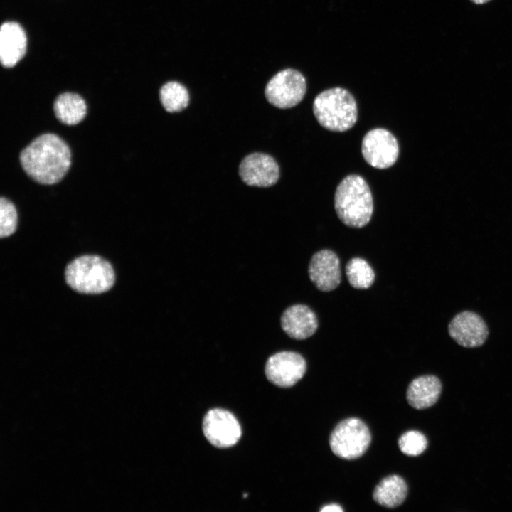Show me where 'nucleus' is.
I'll use <instances>...</instances> for the list:
<instances>
[{"label":"nucleus","instance_id":"nucleus-1","mask_svg":"<svg viewBox=\"0 0 512 512\" xmlns=\"http://www.w3.org/2000/svg\"><path fill=\"white\" fill-rule=\"evenodd\" d=\"M20 161L33 180L51 185L66 174L71 163V153L60 137L47 133L36 137L21 152Z\"/></svg>","mask_w":512,"mask_h":512},{"label":"nucleus","instance_id":"nucleus-2","mask_svg":"<svg viewBox=\"0 0 512 512\" xmlns=\"http://www.w3.org/2000/svg\"><path fill=\"white\" fill-rule=\"evenodd\" d=\"M334 208L340 220L348 227L361 228L370 222L373 196L362 176L351 174L343 178L335 191Z\"/></svg>","mask_w":512,"mask_h":512},{"label":"nucleus","instance_id":"nucleus-3","mask_svg":"<svg viewBox=\"0 0 512 512\" xmlns=\"http://www.w3.org/2000/svg\"><path fill=\"white\" fill-rule=\"evenodd\" d=\"M313 112L319 124L332 132L347 131L358 119L354 97L349 91L339 87L319 93L314 100Z\"/></svg>","mask_w":512,"mask_h":512},{"label":"nucleus","instance_id":"nucleus-4","mask_svg":"<svg viewBox=\"0 0 512 512\" xmlns=\"http://www.w3.org/2000/svg\"><path fill=\"white\" fill-rule=\"evenodd\" d=\"M67 284L82 294H100L114 283V272L110 263L97 255H83L69 263L65 271Z\"/></svg>","mask_w":512,"mask_h":512},{"label":"nucleus","instance_id":"nucleus-5","mask_svg":"<svg viewBox=\"0 0 512 512\" xmlns=\"http://www.w3.org/2000/svg\"><path fill=\"white\" fill-rule=\"evenodd\" d=\"M370 440V433L366 423L357 417H350L340 422L334 429L329 445L337 457L354 459L366 452Z\"/></svg>","mask_w":512,"mask_h":512},{"label":"nucleus","instance_id":"nucleus-6","mask_svg":"<svg viewBox=\"0 0 512 512\" xmlns=\"http://www.w3.org/2000/svg\"><path fill=\"white\" fill-rule=\"evenodd\" d=\"M306 92L304 76L292 68L282 70L274 75L265 89L267 100L273 106L287 109L297 105Z\"/></svg>","mask_w":512,"mask_h":512},{"label":"nucleus","instance_id":"nucleus-7","mask_svg":"<svg viewBox=\"0 0 512 512\" xmlns=\"http://www.w3.org/2000/svg\"><path fill=\"white\" fill-rule=\"evenodd\" d=\"M399 144L395 137L383 128L368 131L363 138L361 153L364 160L371 166L388 169L397 161Z\"/></svg>","mask_w":512,"mask_h":512},{"label":"nucleus","instance_id":"nucleus-8","mask_svg":"<svg viewBox=\"0 0 512 512\" xmlns=\"http://www.w3.org/2000/svg\"><path fill=\"white\" fill-rule=\"evenodd\" d=\"M203 432L208 441L218 448L235 445L241 437V428L235 416L223 409H213L205 415Z\"/></svg>","mask_w":512,"mask_h":512},{"label":"nucleus","instance_id":"nucleus-9","mask_svg":"<svg viewBox=\"0 0 512 512\" xmlns=\"http://www.w3.org/2000/svg\"><path fill=\"white\" fill-rule=\"evenodd\" d=\"M306 362L299 353L281 351L271 356L265 365L267 378L274 385L289 388L295 385L304 376Z\"/></svg>","mask_w":512,"mask_h":512},{"label":"nucleus","instance_id":"nucleus-10","mask_svg":"<svg viewBox=\"0 0 512 512\" xmlns=\"http://www.w3.org/2000/svg\"><path fill=\"white\" fill-rule=\"evenodd\" d=\"M450 337L459 346L476 348L482 346L489 336V329L484 319L469 310L455 315L448 325Z\"/></svg>","mask_w":512,"mask_h":512},{"label":"nucleus","instance_id":"nucleus-11","mask_svg":"<svg viewBox=\"0 0 512 512\" xmlns=\"http://www.w3.org/2000/svg\"><path fill=\"white\" fill-rule=\"evenodd\" d=\"M239 175L248 186L267 188L278 181L279 167L272 156L255 152L247 155L241 161Z\"/></svg>","mask_w":512,"mask_h":512},{"label":"nucleus","instance_id":"nucleus-12","mask_svg":"<svg viewBox=\"0 0 512 512\" xmlns=\"http://www.w3.org/2000/svg\"><path fill=\"white\" fill-rule=\"evenodd\" d=\"M308 273L314 285L321 292H330L340 284L341 272L340 260L331 250H321L311 257Z\"/></svg>","mask_w":512,"mask_h":512},{"label":"nucleus","instance_id":"nucleus-13","mask_svg":"<svg viewBox=\"0 0 512 512\" xmlns=\"http://www.w3.org/2000/svg\"><path fill=\"white\" fill-rule=\"evenodd\" d=\"M281 326L292 338L304 340L311 336L319 326L316 314L306 305L298 304L287 308L281 316Z\"/></svg>","mask_w":512,"mask_h":512},{"label":"nucleus","instance_id":"nucleus-14","mask_svg":"<svg viewBox=\"0 0 512 512\" xmlns=\"http://www.w3.org/2000/svg\"><path fill=\"white\" fill-rule=\"evenodd\" d=\"M27 38L23 28L16 22H5L0 30V60L3 66L14 67L24 55Z\"/></svg>","mask_w":512,"mask_h":512},{"label":"nucleus","instance_id":"nucleus-15","mask_svg":"<svg viewBox=\"0 0 512 512\" xmlns=\"http://www.w3.org/2000/svg\"><path fill=\"white\" fill-rule=\"evenodd\" d=\"M441 391L442 384L437 377L431 375L420 376L410 383L407 400L415 409H426L437 402Z\"/></svg>","mask_w":512,"mask_h":512},{"label":"nucleus","instance_id":"nucleus-16","mask_svg":"<svg viewBox=\"0 0 512 512\" xmlns=\"http://www.w3.org/2000/svg\"><path fill=\"white\" fill-rule=\"evenodd\" d=\"M407 494V486L398 475H390L376 486L373 499L379 505L386 508H395L403 503Z\"/></svg>","mask_w":512,"mask_h":512},{"label":"nucleus","instance_id":"nucleus-17","mask_svg":"<svg viewBox=\"0 0 512 512\" xmlns=\"http://www.w3.org/2000/svg\"><path fill=\"white\" fill-rule=\"evenodd\" d=\"M53 110L55 117L62 123L75 125L85 118L87 113V105L83 98L79 95L65 92L56 98Z\"/></svg>","mask_w":512,"mask_h":512},{"label":"nucleus","instance_id":"nucleus-18","mask_svg":"<svg viewBox=\"0 0 512 512\" xmlns=\"http://www.w3.org/2000/svg\"><path fill=\"white\" fill-rule=\"evenodd\" d=\"M160 101L168 112H178L186 109L189 103V94L186 87L176 81L165 83L159 91Z\"/></svg>","mask_w":512,"mask_h":512},{"label":"nucleus","instance_id":"nucleus-19","mask_svg":"<svg viewBox=\"0 0 512 512\" xmlns=\"http://www.w3.org/2000/svg\"><path fill=\"white\" fill-rule=\"evenodd\" d=\"M345 270L349 284L355 289H368L374 282L375 272L368 262L363 258L351 259Z\"/></svg>","mask_w":512,"mask_h":512},{"label":"nucleus","instance_id":"nucleus-20","mask_svg":"<svg viewBox=\"0 0 512 512\" xmlns=\"http://www.w3.org/2000/svg\"><path fill=\"white\" fill-rule=\"evenodd\" d=\"M398 446L401 452L408 456L421 454L427 447L426 437L420 432L410 430L399 438Z\"/></svg>","mask_w":512,"mask_h":512},{"label":"nucleus","instance_id":"nucleus-21","mask_svg":"<svg viewBox=\"0 0 512 512\" xmlns=\"http://www.w3.org/2000/svg\"><path fill=\"white\" fill-rule=\"evenodd\" d=\"M17 226V212L14 205L7 198L0 199V236L13 234Z\"/></svg>","mask_w":512,"mask_h":512},{"label":"nucleus","instance_id":"nucleus-22","mask_svg":"<svg viewBox=\"0 0 512 512\" xmlns=\"http://www.w3.org/2000/svg\"><path fill=\"white\" fill-rule=\"evenodd\" d=\"M343 511V508L336 503L324 506L320 509L321 512H342Z\"/></svg>","mask_w":512,"mask_h":512},{"label":"nucleus","instance_id":"nucleus-23","mask_svg":"<svg viewBox=\"0 0 512 512\" xmlns=\"http://www.w3.org/2000/svg\"><path fill=\"white\" fill-rule=\"evenodd\" d=\"M470 1L476 4H483L491 0H470Z\"/></svg>","mask_w":512,"mask_h":512}]
</instances>
